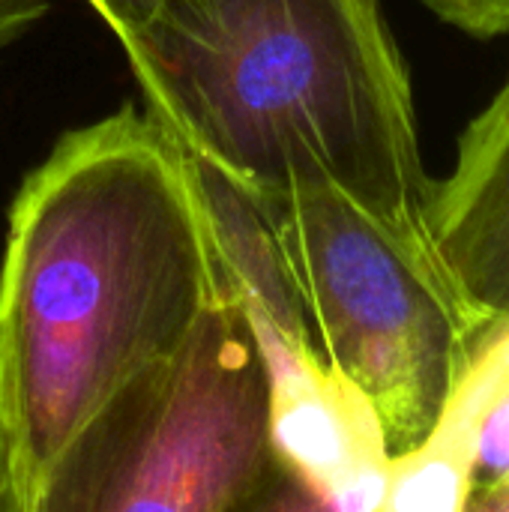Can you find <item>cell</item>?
I'll list each match as a JSON object with an SVG mask.
<instances>
[{
  "mask_svg": "<svg viewBox=\"0 0 509 512\" xmlns=\"http://www.w3.org/2000/svg\"><path fill=\"white\" fill-rule=\"evenodd\" d=\"M231 297L189 153L138 111L57 138L9 204L0 459L30 501L75 438Z\"/></svg>",
  "mask_w": 509,
  "mask_h": 512,
  "instance_id": "obj_1",
  "label": "cell"
},
{
  "mask_svg": "<svg viewBox=\"0 0 509 512\" xmlns=\"http://www.w3.org/2000/svg\"><path fill=\"white\" fill-rule=\"evenodd\" d=\"M120 45L192 159L258 195L333 189L432 237L435 180L381 0H162Z\"/></svg>",
  "mask_w": 509,
  "mask_h": 512,
  "instance_id": "obj_2",
  "label": "cell"
},
{
  "mask_svg": "<svg viewBox=\"0 0 509 512\" xmlns=\"http://www.w3.org/2000/svg\"><path fill=\"white\" fill-rule=\"evenodd\" d=\"M258 198L309 345L369 393L393 453L414 447L492 312L465 291L432 237L402 231L333 189Z\"/></svg>",
  "mask_w": 509,
  "mask_h": 512,
  "instance_id": "obj_3",
  "label": "cell"
},
{
  "mask_svg": "<svg viewBox=\"0 0 509 512\" xmlns=\"http://www.w3.org/2000/svg\"><path fill=\"white\" fill-rule=\"evenodd\" d=\"M276 468L261 360L216 300L63 453L21 512H240Z\"/></svg>",
  "mask_w": 509,
  "mask_h": 512,
  "instance_id": "obj_4",
  "label": "cell"
},
{
  "mask_svg": "<svg viewBox=\"0 0 509 512\" xmlns=\"http://www.w3.org/2000/svg\"><path fill=\"white\" fill-rule=\"evenodd\" d=\"M264 375L267 444L282 474L333 512H375L390 471V441L369 393L318 351L240 309Z\"/></svg>",
  "mask_w": 509,
  "mask_h": 512,
  "instance_id": "obj_5",
  "label": "cell"
},
{
  "mask_svg": "<svg viewBox=\"0 0 509 512\" xmlns=\"http://www.w3.org/2000/svg\"><path fill=\"white\" fill-rule=\"evenodd\" d=\"M429 228L465 291L509 312V78L459 135L450 177L435 180Z\"/></svg>",
  "mask_w": 509,
  "mask_h": 512,
  "instance_id": "obj_6",
  "label": "cell"
},
{
  "mask_svg": "<svg viewBox=\"0 0 509 512\" xmlns=\"http://www.w3.org/2000/svg\"><path fill=\"white\" fill-rule=\"evenodd\" d=\"M477 405L459 378L429 432L393 453L375 512H465L474 492Z\"/></svg>",
  "mask_w": 509,
  "mask_h": 512,
  "instance_id": "obj_7",
  "label": "cell"
},
{
  "mask_svg": "<svg viewBox=\"0 0 509 512\" xmlns=\"http://www.w3.org/2000/svg\"><path fill=\"white\" fill-rule=\"evenodd\" d=\"M459 378L477 405L474 492L509 489V312L492 315Z\"/></svg>",
  "mask_w": 509,
  "mask_h": 512,
  "instance_id": "obj_8",
  "label": "cell"
},
{
  "mask_svg": "<svg viewBox=\"0 0 509 512\" xmlns=\"http://www.w3.org/2000/svg\"><path fill=\"white\" fill-rule=\"evenodd\" d=\"M450 27L474 36L495 39L509 33V0H420Z\"/></svg>",
  "mask_w": 509,
  "mask_h": 512,
  "instance_id": "obj_9",
  "label": "cell"
},
{
  "mask_svg": "<svg viewBox=\"0 0 509 512\" xmlns=\"http://www.w3.org/2000/svg\"><path fill=\"white\" fill-rule=\"evenodd\" d=\"M264 486L252 495V501L246 504V512H333L309 489H303L297 480H291L288 474H282V483H276L270 489H264Z\"/></svg>",
  "mask_w": 509,
  "mask_h": 512,
  "instance_id": "obj_10",
  "label": "cell"
},
{
  "mask_svg": "<svg viewBox=\"0 0 509 512\" xmlns=\"http://www.w3.org/2000/svg\"><path fill=\"white\" fill-rule=\"evenodd\" d=\"M93 6V12L114 30V36L123 42L132 33H138L159 9L162 0H84Z\"/></svg>",
  "mask_w": 509,
  "mask_h": 512,
  "instance_id": "obj_11",
  "label": "cell"
},
{
  "mask_svg": "<svg viewBox=\"0 0 509 512\" xmlns=\"http://www.w3.org/2000/svg\"><path fill=\"white\" fill-rule=\"evenodd\" d=\"M51 9V0H0V54L30 33Z\"/></svg>",
  "mask_w": 509,
  "mask_h": 512,
  "instance_id": "obj_12",
  "label": "cell"
},
{
  "mask_svg": "<svg viewBox=\"0 0 509 512\" xmlns=\"http://www.w3.org/2000/svg\"><path fill=\"white\" fill-rule=\"evenodd\" d=\"M465 512H509V489L501 492H471Z\"/></svg>",
  "mask_w": 509,
  "mask_h": 512,
  "instance_id": "obj_13",
  "label": "cell"
},
{
  "mask_svg": "<svg viewBox=\"0 0 509 512\" xmlns=\"http://www.w3.org/2000/svg\"><path fill=\"white\" fill-rule=\"evenodd\" d=\"M0 512H21V507H18V498H15V492H12L9 480H6V492H3V504H0Z\"/></svg>",
  "mask_w": 509,
  "mask_h": 512,
  "instance_id": "obj_14",
  "label": "cell"
},
{
  "mask_svg": "<svg viewBox=\"0 0 509 512\" xmlns=\"http://www.w3.org/2000/svg\"><path fill=\"white\" fill-rule=\"evenodd\" d=\"M3 492H6V471H3V459H0V504H3Z\"/></svg>",
  "mask_w": 509,
  "mask_h": 512,
  "instance_id": "obj_15",
  "label": "cell"
}]
</instances>
